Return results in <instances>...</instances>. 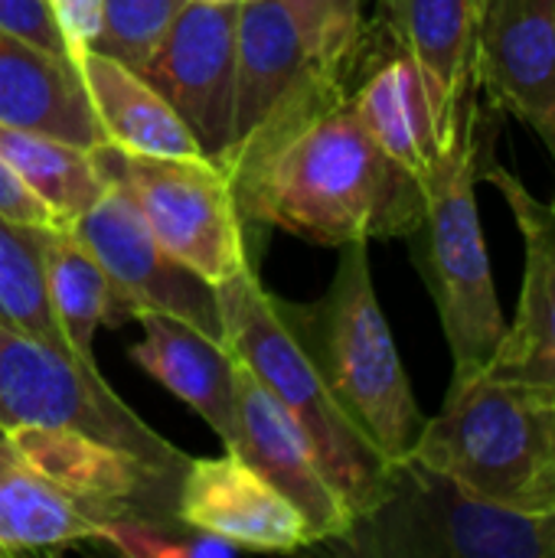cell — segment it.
I'll use <instances>...</instances> for the list:
<instances>
[{
	"mask_svg": "<svg viewBox=\"0 0 555 558\" xmlns=\"http://www.w3.org/2000/svg\"><path fill=\"white\" fill-rule=\"evenodd\" d=\"M0 33H10L46 52L65 56V43L52 23L46 0H0Z\"/></svg>",
	"mask_w": 555,
	"mask_h": 558,
	"instance_id": "obj_29",
	"label": "cell"
},
{
	"mask_svg": "<svg viewBox=\"0 0 555 558\" xmlns=\"http://www.w3.org/2000/svg\"><path fill=\"white\" fill-rule=\"evenodd\" d=\"M334 546L366 558H555V513L504 510L406 458Z\"/></svg>",
	"mask_w": 555,
	"mask_h": 558,
	"instance_id": "obj_6",
	"label": "cell"
},
{
	"mask_svg": "<svg viewBox=\"0 0 555 558\" xmlns=\"http://www.w3.org/2000/svg\"><path fill=\"white\" fill-rule=\"evenodd\" d=\"M494 141L497 134L484 144L481 180H491L507 199L523 232L527 265L517 314L484 369L497 379L555 389V196L540 203L517 173L497 163Z\"/></svg>",
	"mask_w": 555,
	"mask_h": 558,
	"instance_id": "obj_15",
	"label": "cell"
},
{
	"mask_svg": "<svg viewBox=\"0 0 555 558\" xmlns=\"http://www.w3.org/2000/svg\"><path fill=\"white\" fill-rule=\"evenodd\" d=\"M0 157L52 209L59 226L79 219L105 193V180L85 147L0 124Z\"/></svg>",
	"mask_w": 555,
	"mask_h": 558,
	"instance_id": "obj_24",
	"label": "cell"
},
{
	"mask_svg": "<svg viewBox=\"0 0 555 558\" xmlns=\"http://www.w3.org/2000/svg\"><path fill=\"white\" fill-rule=\"evenodd\" d=\"M177 520L252 553H294L317 546L307 520L236 451L186 461Z\"/></svg>",
	"mask_w": 555,
	"mask_h": 558,
	"instance_id": "obj_16",
	"label": "cell"
},
{
	"mask_svg": "<svg viewBox=\"0 0 555 558\" xmlns=\"http://www.w3.org/2000/svg\"><path fill=\"white\" fill-rule=\"evenodd\" d=\"M0 124L36 131L85 150L105 144L79 65L0 33Z\"/></svg>",
	"mask_w": 555,
	"mask_h": 558,
	"instance_id": "obj_20",
	"label": "cell"
},
{
	"mask_svg": "<svg viewBox=\"0 0 555 558\" xmlns=\"http://www.w3.org/2000/svg\"><path fill=\"white\" fill-rule=\"evenodd\" d=\"M101 3L105 0H46L72 62H79L82 52L95 46L101 29Z\"/></svg>",
	"mask_w": 555,
	"mask_h": 558,
	"instance_id": "obj_30",
	"label": "cell"
},
{
	"mask_svg": "<svg viewBox=\"0 0 555 558\" xmlns=\"http://www.w3.org/2000/svg\"><path fill=\"white\" fill-rule=\"evenodd\" d=\"M85 539H95V523L0 438V556L65 549Z\"/></svg>",
	"mask_w": 555,
	"mask_h": 558,
	"instance_id": "obj_23",
	"label": "cell"
},
{
	"mask_svg": "<svg viewBox=\"0 0 555 558\" xmlns=\"http://www.w3.org/2000/svg\"><path fill=\"white\" fill-rule=\"evenodd\" d=\"M0 438H3V432H0Z\"/></svg>",
	"mask_w": 555,
	"mask_h": 558,
	"instance_id": "obj_32",
	"label": "cell"
},
{
	"mask_svg": "<svg viewBox=\"0 0 555 558\" xmlns=\"http://www.w3.org/2000/svg\"><path fill=\"white\" fill-rule=\"evenodd\" d=\"M134 317L141 320L144 337L128 350L131 363L186 402L222 438V445L232 448L236 356L229 347L219 337L160 311H141Z\"/></svg>",
	"mask_w": 555,
	"mask_h": 558,
	"instance_id": "obj_19",
	"label": "cell"
},
{
	"mask_svg": "<svg viewBox=\"0 0 555 558\" xmlns=\"http://www.w3.org/2000/svg\"><path fill=\"white\" fill-rule=\"evenodd\" d=\"M0 320L69 353L65 337L46 298L36 226H23L3 216H0Z\"/></svg>",
	"mask_w": 555,
	"mask_h": 558,
	"instance_id": "obj_25",
	"label": "cell"
},
{
	"mask_svg": "<svg viewBox=\"0 0 555 558\" xmlns=\"http://www.w3.org/2000/svg\"><path fill=\"white\" fill-rule=\"evenodd\" d=\"M75 65L105 144L147 157H206L193 131L141 72L98 49H85Z\"/></svg>",
	"mask_w": 555,
	"mask_h": 558,
	"instance_id": "obj_21",
	"label": "cell"
},
{
	"mask_svg": "<svg viewBox=\"0 0 555 558\" xmlns=\"http://www.w3.org/2000/svg\"><path fill=\"white\" fill-rule=\"evenodd\" d=\"M239 0H186L141 72L219 163L232 134Z\"/></svg>",
	"mask_w": 555,
	"mask_h": 558,
	"instance_id": "obj_12",
	"label": "cell"
},
{
	"mask_svg": "<svg viewBox=\"0 0 555 558\" xmlns=\"http://www.w3.org/2000/svg\"><path fill=\"white\" fill-rule=\"evenodd\" d=\"M20 425L82 432L177 477L190 461L114 396L95 360H79L0 320V432Z\"/></svg>",
	"mask_w": 555,
	"mask_h": 558,
	"instance_id": "obj_8",
	"label": "cell"
},
{
	"mask_svg": "<svg viewBox=\"0 0 555 558\" xmlns=\"http://www.w3.org/2000/svg\"><path fill=\"white\" fill-rule=\"evenodd\" d=\"M229 180L255 245L265 229L327 248L409 239L425 219V186L376 147L350 92L291 121Z\"/></svg>",
	"mask_w": 555,
	"mask_h": 558,
	"instance_id": "obj_1",
	"label": "cell"
},
{
	"mask_svg": "<svg viewBox=\"0 0 555 558\" xmlns=\"http://www.w3.org/2000/svg\"><path fill=\"white\" fill-rule=\"evenodd\" d=\"M350 101L376 147L425 186L448 144L442 141L419 65L373 23L350 85Z\"/></svg>",
	"mask_w": 555,
	"mask_h": 558,
	"instance_id": "obj_17",
	"label": "cell"
},
{
	"mask_svg": "<svg viewBox=\"0 0 555 558\" xmlns=\"http://www.w3.org/2000/svg\"><path fill=\"white\" fill-rule=\"evenodd\" d=\"M311 69L340 88L353 85L360 69L370 20L363 0H285Z\"/></svg>",
	"mask_w": 555,
	"mask_h": 558,
	"instance_id": "obj_26",
	"label": "cell"
},
{
	"mask_svg": "<svg viewBox=\"0 0 555 558\" xmlns=\"http://www.w3.org/2000/svg\"><path fill=\"white\" fill-rule=\"evenodd\" d=\"M3 438L29 471L56 487L95 526L121 517L180 523L177 474L150 468L141 458L72 428L20 425L7 428Z\"/></svg>",
	"mask_w": 555,
	"mask_h": 558,
	"instance_id": "obj_10",
	"label": "cell"
},
{
	"mask_svg": "<svg viewBox=\"0 0 555 558\" xmlns=\"http://www.w3.org/2000/svg\"><path fill=\"white\" fill-rule=\"evenodd\" d=\"M278 304L357 428L389 464L412 458L425 415L379 307L366 242L343 245L337 275L321 301Z\"/></svg>",
	"mask_w": 555,
	"mask_h": 558,
	"instance_id": "obj_3",
	"label": "cell"
},
{
	"mask_svg": "<svg viewBox=\"0 0 555 558\" xmlns=\"http://www.w3.org/2000/svg\"><path fill=\"white\" fill-rule=\"evenodd\" d=\"M370 20L386 39L419 65L442 141L451 144L464 111L478 101L474 82V26L478 0H376Z\"/></svg>",
	"mask_w": 555,
	"mask_h": 558,
	"instance_id": "obj_18",
	"label": "cell"
},
{
	"mask_svg": "<svg viewBox=\"0 0 555 558\" xmlns=\"http://www.w3.org/2000/svg\"><path fill=\"white\" fill-rule=\"evenodd\" d=\"M497 128L494 105L481 108V101H474L464 111L461 128L425 180V219L409 235L415 242L419 271L442 317L455 376L484 369L507 330L474 196L484 144Z\"/></svg>",
	"mask_w": 555,
	"mask_h": 558,
	"instance_id": "obj_4",
	"label": "cell"
},
{
	"mask_svg": "<svg viewBox=\"0 0 555 558\" xmlns=\"http://www.w3.org/2000/svg\"><path fill=\"white\" fill-rule=\"evenodd\" d=\"M69 229L98 258L128 317L160 311L222 340L216 284L203 281L157 245L141 209L118 183L105 180V193L72 219Z\"/></svg>",
	"mask_w": 555,
	"mask_h": 558,
	"instance_id": "obj_11",
	"label": "cell"
},
{
	"mask_svg": "<svg viewBox=\"0 0 555 558\" xmlns=\"http://www.w3.org/2000/svg\"><path fill=\"white\" fill-rule=\"evenodd\" d=\"M101 180L118 183L141 209L157 245L203 281L219 284L255 268L252 242L229 173L209 157H147L111 144L92 150Z\"/></svg>",
	"mask_w": 555,
	"mask_h": 558,
	"instance_id": "obj_7",
	"label": "cell"
},
{
	"mask_svg": "<svg viewBox=\"0 0 555 558\" xmlns=\"http://www.w3.org/2000/svg\"><path fill=\"white\" fill-rule=\"evenodd\" d=\"M46 298L65 337L69 353L92 360V343L101 324L118 327L128 317L98 258L69 226H36Z\"/></svg>",
	"mask_w": 555,
	"mask_h": 558,
	"instance_id": "obj_22",
	"label": "cell"
},
{
	"mask_svg": "<svg viewBox=\"0 0 555 558\" xmlns=\"http://www.w3.org/2000/svg\"><path fill=\"white\" fill-rule=\"evenodd\" d=\"M216 304L229 353L242 360L304 428L321 471L343 497L350 517L366 513L386 494L393 464L343 412L311 353L288 327L278 298L265 291L255 268H242L216 284Z\"/></svg>",
	"mask_w": 555,
	"mask_h": 558,
	"instance_id": "obj_5",
	"label": "cell"
},
{
	"mask_svg": "<svg viewBox=\"0 0 555 558\" xmlns=\"http://www.w3.org/2000/svg\"><path fill=\"white\" fill-rule=\"evenodd\" d=\"M350 88L324 82L301 46L285 0H239L232 134L219 167L232 177L291 121Z\"/></svg>",
	"mask_w": 555,
	"mask_h": 558,
	"instance_id": "obj_9",
	"label": "cell"
},
{
	"mask_svg": "<svg viewBox=\"0 0 555 558\" xmlns=\"http://www.w3.org/2000/svg\"><path fill=\"white\" fill-rule=\"evenodd\" d=\"M412 461L504 510L555 513V389L487 369L455 376Z\"/></svg>",
	"mask_w": 555,
	"mask_h": 558,
	"instance_id": "obj_2",
	"label": "cell"
},
{
	"mask_svg": "<svg viewBox=\"0 0 555 558\" xmlns=\"http://www.w3.org/2000/svg\"><path fill=\"white\" fill-rule=\"evenodd\" d=\"M95 539L128 558H226L242 553L219 536L190 530L183 523H160L144 517L101 520L95 526Z\"/></svg>",
	"mask_w": 555,
	"mask_h": 558,
	"instance_id": "obj_28",
	"label": "cell"
},
{
	"mask_svg": "<svg viewBox=\"0 0 555 558\" xmlns=\"http://www.w3.org/2000/svg\"><path fill=\"white\" fill-rule=\"evenodd\" d=\"M183 7L186 0H105L101 29L92 49L144 72Z\"/></svg>",
	"mask_w": 555,
	"mask_h": 558,
	"instance_id": "obj_27",
	"label": "cell"
},
{
	"mask_svg": "<svg viewBox=\"0 0 555 558\" xmlns=\"http://www.w3.org/2000/svg\"><path fill=\"white\" fill-rule=\"evenodd\" d=\"M0 216L23 222V226H59L52 209L20 183V177L0 157Z\"/></svg>",
	"mask_w": 555,
	"mask_h": 558,
	"instance_id": "obj_31",
	"label": "cell"
},
{
	"mask_svg": "<svg viewBox=\"0 0 555 558\" xmlns=\"http://www.w3.org/2000/svg\"><path fill=\"white\" fill-rule=\"evenodd\" d=\"M226 451H236L298 507L314 543H334L350 530L353 517L321 471L304 428L242 360H236V441Z\"/></svg>",
	"mask_w": 555,
	"mask_h": 558,
	"instance_id": "obj_14",
	"label": "cell"
},
{
	"mask_svg": "<svg viewBox=\"0 0 555 558\" xmlns=\"http://www.w3.org/2000/svg\"><path fill=\"white\" fill-rule=\"evenodd\" d=\"M474 82L555 157V0H478Z\"/></svg>",
	"mask_w": 555,
	"mask_h": 558,
	"instance_id": "obj_13",
	"label": "cell"
}]
</instances>
